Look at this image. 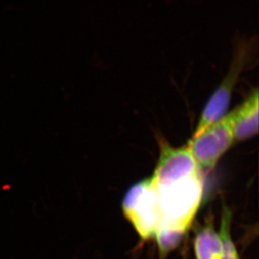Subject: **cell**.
Wrapping results in <instances>:
<instances>
[{
    "mask_svg": "<svg viewBox=\"0 0 259 259\" xmlns=\"http://www.w3.org/2000/svg\"><path fill=\"white\" fill-rule=\"evenodd\" d=\"M153 185L161 210V223L187 232L202 201L201 170Z\"/></svg>",
    "mask_w": 259,
    "mask_h": 259,
    "instance_id": "cell-1",
    "label": "cell"
},
{
    "mask_svg": "<svg viewBox=\"0 0 259 259\" xmlns=\"http://www.w3.org/2000/svg\"><path fill=\"white\" fill-rule=\"evenodd\" d=\"M125 218L143 240L154 238L162 221L158 196L150 178L135 184L122 201Z\"/></svg>",
    "mask_w": 259,
    "mask_h": 259,
    "instance_id": "cell-2",
    "label": "cell"
},
{
    "mask_svg": "<svg viewBox=\"0 0 259 259\" xmlns=\"http://www.w3.org/2000/svg\"><path fill=\"white\" fill-rule=\"evenodd\" d=\"M251 47L246 42H240L235 48L230 68L223 81L205 103L193 135L201 132L228 113L233 90L249 61V54L252 53L250 51Z\"/></svg>",
    "mask_w": 259,
    "mask_h": 259,
    "instance_id": "cell-3",
    "label": "cell"
},
{
    "mask_svg": "<svg viewBox=\"0 0 259 259\" xmlns=\"http://www.w3.org/2000/svg\"><path fill=\"white\" fill-rule=\"evenodd\" d=\"M235 142L228 113L223 118L193 135L187 144L201 169H212Z\"/></svg>",
    "mask_w": 259,
    "mask_h": 259,
    "instance_id": "cell-4",
    "label": "cell"
},
{
    "mask_svg": "<svg viewBox=\"0 0 259 259\" xmlns=\"http://www.w3.org/2000/svg\"><path fill=\"white\" fill-rule=\"evenodd\" d=\"M235 141L249 140L258 133L259 93L255 88L240 105L228 113Z\"/></svg>",
    "mask_w": 259,
    "mask_h": 259,
    "instance_id": "cell-5",
    "label": "cell"
},
{
    "mask_svg": "<svg viewBox=\"0 0 259 259\" xmlns=\"http://www.w3.org/2000/svg\"><path fill=\"white\" fill-rule=\"evenodd\" d=\"M214 222L206 221L197 228L194 238V252L196 259H222L223 243L219 232L215 230Z\"/></svg>",
    "mask_w": 259,
    "mask_h": 259,
    "instance_id": "cell-6",
    "label": "cell"
},
{
    "mask_svg": "<svg viewBox=\"0 0 259 259\" xmlns=\"http://www.w3.org/2000/svg\"><path fill=\"white\" fill-rule=\"evenodd\" d=\"M186 231L166 224H160L154 238L156 239L160 254H168L181 242Z\"/></svg>",
    "mask_w": 259,
    "mask_h": 259,
    "instance_id": "cell-7",
    "label": "cell"
},
{
    "mask_svg": "<svg viewBox=\"0 0 259 259\" xmlns=\"http://www.w3.org/2000/svg\"><path fill=\"white\" fill-rule=\"evenodd\" d=\"M232 211L227 205H223L219 232L223 243V254L222 259H240L237 247L232 237Z\"/></svg>",
    "mask_w": 259,
    "mask_h": 259,
    "instance_id": "cell-8",
    "label": "cell"
}]
</instances>
